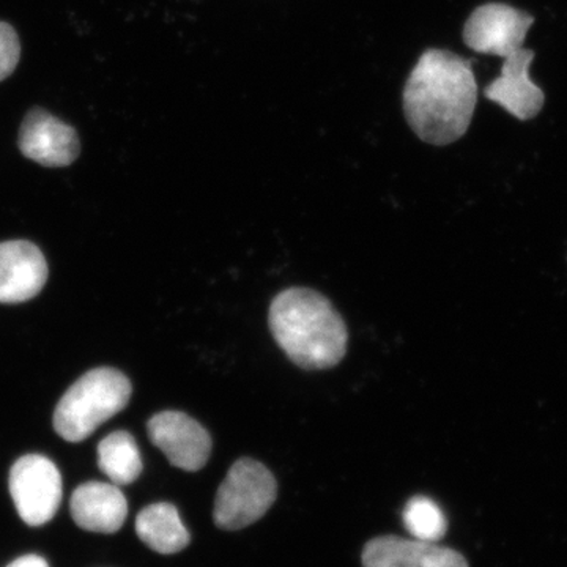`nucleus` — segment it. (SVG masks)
<instances>
[{
  "label": "nucleus",
  "mask_w": 567,
  "mask_h": 567,
  "mask_svg": "<svg viewBox=\"0 0 567 567\" xmlns=\"http://www.w3.org/2000/svg\"><path fill=\"white\" fill-rule=\"evenodd\" d=\"M477 102L472 65L450 51L427 50L404 87L406 122L421 141L447 145L468 132Z\"/></svg>",
  "instance_id": "nucleus-1"
},
{
  "label": "nucleus",
  "mask_w": 567,
  "mask_h": 567,
  "mask_svg": "<svg viewBox=\"0 0 567 567\" xmlns=\"http://www.w3.org/2000/svg\"><path fill=\"white\" fill-rule=\"evenodd\" d=\"M268 323L275 341L300 368L330 369L344 358L349 339L344 320L315 290H284L270 306Z\"/></svg>",
  "instance_id": "nucleus-2"
},
{
  "label": "nucleus",
  "mask_w": 567,
  "mask_h": 567,
  "mask_svg": "<svg viewBox=\"0 0 567 567\" xmlns=\"http://www.w3.org/2000/svg\"><path fill=\"white\" fill-rule=\"evenodd\" d=\"M128 377L117 369L89 371L69 388L54 412L55 432L70 443L89 439L112 416L121 413L132 398Z\"/></svg>",
  "instance_id": "nucleus-3"
},
{
  "label": "nucleus",
  "mask_w": 567,
  "mask_h": 567,
  "mask_svg": "<svg viewBox=\"0 0 567 567\" xmlns=\"http://www.w3.org/2000/svg\"><path fill=\"white\" fill-rule=\"evenodd\" d=\"M278 486L270 470L244 457L230 466L215 498L213 520L221 529H241L256 524L274 506Z\"/></svg>",
  "instance_id": "nucleus-4"
},
{
  "label": "nucleus",
  "mask_w": 567,
  "mask_h": 567,
  "mask_svg": "<svg viewBox=\"0 0 567 567\" xmlns=\"http://www.w3.org/2000/svg\"><path fill=\"white\" fill-rule=\"evenodd\" d=\"M9 486L14 507L29 527H43L61 507V472L41 454L18 458L10 470Z\"/></svg>",
  "instance_id": "nucleus-5"
},
{
  "label": "nucleus",
  "mask_w": 567,
  "mask_h": 567,
  "mask_svg": "<svg viewBox=\"0 0 567 567\" xmlns=\"http://www.w3.org/2000/svg\"><path fill=\"white\" fill-rule=\"evenodd\" d=\"M533 22V17L525 11L505 3H486L477 7L466 21L464 41L466 47L481 54L506 59L522 50Z\"/></svg>",
  "instance_id": "nucleus-6"
},
{
  "label": "nucleus",
  "mask_w": 567,
  "mask_h": 567,
  "mask_svg": "<svg viewBox=\"0 0 567 567\" xmlns=\"http://www.w3.org/2000/svg\"><path fill=\"white\" fill-rule=\"evenodd\" d=\"M151 442L177 468L199 472L212 454V436L192 416L182 412H162L147 423Z\"/></svg>",
  "instance_id": "nucleus-7"
},
{
  "label": "nucleus",
  "mask_w": 567,
  "mask_h": 567,
  "mask_svg": "<svg viewBox=\"0 0 567 567\" xmlns=\"http://www.w3.org/2000/svg\"><path fill=\"white\" fill-rule=\"evenodd\" d=\"M18 145L25 158L47 167L70 166L81 152L76 132L40 107L25 115Z\"/></svg>",
  "instance_id": "nucleus-8"
},
{
  "label": "nucleus",
  "mask_w": 567,
  "mask_h": 567,
  "mask_svg": "<svg viewBox=\"0 0 567 567\" xmlns=\"http://www.w3.org/2000/svg\"><path fill=\"white\" fill-rule=\"evenodd\" d=\"M43 252L31 241L0 244V303L17 305L32 300L48 281Z\"/></svg>",
  "instance_id": "nucleus-9"
},
{
  "label": "nucleus",
  "mask_w": 567,
  "mask_h": 567,
  "mask_svg": "<svg viewBox=\"0 0 567 567\" xmlns=\"http://www.w3.org/2000/svg\"><path fill=\"white\" fill-rule=\"evenodd\" d=\"M535 59L532 50H518L505 59L502 74L488 84L484 95L505 107L518 121H532L544 106L543 89L529 80V65Z\"/></svg>",
  "instance_id": "nucleus-10"
},
{
  "label": "nucleus",
  "mask_w": 567,
  "mask_h": 567,
  "mask_svg": "<svg viewBox=\"0 0 567 567\" xmlns=\"http://www.w3.org/2000/svg\"><path fill=\"white\" fill-rule=\"evenodd\" d=\"M363 567H468L453 548L399 536L369 540L363 550Z\"/></svg>",
  "instance_id": "nucleus-11"
},
{
  "label": "nucleus",
  "mask_w": 567,
  "mask_h": 567,
  "mask_svg": "<svg viewBox=\"0 0 567 567\" xmlns=\"http://www.w3.org/2000/svg\"><path fill=\"white\" fill-rule=\"evenodd\" d=\"M70 513L74 524L85 532L112 535L125 524L128 502L115 484L91 481L71 495Z\"/></svg>",
  "instance_id": "nucleus-12"
},
{
  "label": "nucleus",
  "mask_w": 567,
  "mask_h": 567,
  "mask_svg": "<svg viewBox=\"0 0 567 567\" xmlns=\"http://www.w3.org/2000/svg\"><path fill=\"white\" fill-rule=\"evenodd\" d=\"M136 535L145 546L162 555L178 554L189 544L188 529L171 503L144 507L136 517Z\"/></svg>",
  "instance_id": "nucleus-13"
},
{
  "label": "nucleus",
  "mask_w": 567,
  "mask_h": 567,
  "mask_svg": "<svg viewBox=\"0 0 567 567\" xmlns=\"http://www.w3.org/2000/svg\"><path fill=\"white\" fill-rule=\"evenodd\" d=\"M100 470L115 486H128L142 473V457L134 436L126 431H115L99 445Z\"/></svg>",
  "instance_id": "nucleus-14"
},
{
  "label": "nucleus",
  "mask_w": 567,
  "mask_h": 567,
  "mask_svg": "<svg viewBox=\"0 0 567 567\" xmlns=\"http://www.w3.org/2000/svg\"><path fill=\"white\" fill-rule=\"evenodd\" d=\"M402 517H404L406 532L412 535L413 539L436 544L446 535L445 514L427 496H413L406 503Z\"/></svg>",
  "instance_id": "nucleus-15"
},
{
  "label": "nucleus",
  "mask_w": 567,
  "mask_h": 567,
  "mask_svg": "<svg viewBox=\"0 0 567 567\" xmlns=\"http://www.w3.org/2000/svg\"><path fill=\"white\" fill-rule=\"evenodd\" d=\"M21 58L18 33L7 22H0V81L7 80Z\"/></svg>",
  "instance_id": "nucleus-16"
},
{
  "label": "nucleus",
  "mask_w": 567,
  "mask_h": 567,
  "mask_svg": "<svg viewBox=\"0 0 567 567\" xmlns=\"http://www.w3.org/2000/svg\"><path fill=\"white\" fill-rule=\"evenodd\" d=\"M7 567H50V565H48L47 559L39 557V555H24V557L14 559Z\"/></svg>",
  "instance_id": "nucleus-17"
}]
</instances>
